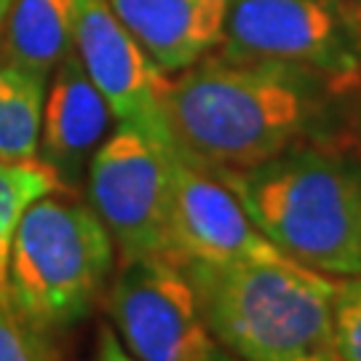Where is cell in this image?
Returning a JSON list of instances; mask_svg holds the SVG:
<instances>
[{
  "mask_svg": "<svg viewBox=\"0 0 361 361\" xmlns=\"http://www.w3.org/2000/svg\"><path fill=\"white\" fill-rule=\"evenodd\" d=\"M46 86L30 73L0 65V161L38 158Z\"/></svg>",
  "mask_w": 361,
  "mask_h": 361,
  "instance_id": "cell-13",
  "label": "cell"
},
{
  "mask_svg": "<svg viewBox=\"0 0 361 361\" xmlns=\"http://www.w3.org/2000/svg\"><path fill=\"white\" fill-rule=\"evenodd\" d=\"M78 0H13L0 32L3 65L49 83L75 38Z\"/></svg>",
  "mask_w": 361,
  "mask_h": 361,
  "instance_id": "cell-12",
  "label": "cell"
},
{
  "mask_svg": "<svg viewBox=\"0 0 361 361\" xmlns=\"http://www.w3.org/2000/svg\"><path fill=\"white\" fill-rule=\"evenodd\" d=\"M219 180L281 255L332 279L361 273V158L308 140Z\"/></svg>",
  "mask_w": 361,
  "mask_h": 361,
  "instance_id": "cell-2",
  "label": "cell"
},
{
  "mask_svg": "<svg viewBox=\"0 0 361 361\" xmlns=\"http://www.w3.org/2000/svg\"><path fill=\"white\" fill-rule=\"evenodd\" d=\"M182 268L212 337L235 361H335L337 279L295 259Z\"/></svg>",
  "mask_w": 361,
  "mask_h": 361,
  "instance_id": "cell-3",
  "label": "cell"
},
{
  "mask_svg": "<svg viewBox=\"0 0 361 361\" xmlns=\"http://www.w3.org/2000/svg\"><path fill=\"white\" fill-rule=\"evenodd\" d=\"M116 244L97 212L70 190L30 204L13 231L8 302L51 335L83 322L113 273Z\"/></svg>",
  "mask_w": 361,
  "mask_h": 361,
  "instance_id": "cell-4",
  "label": "cell"
},
{
  "mask_svg": "<svg viewBox=\"0 0 361 361\" xmlns=\"http://www.w3.org/2000/svg\"><path fill=\"white\" fill-rule=\"evenodd\" d=\"M171 147L118 123L86 169L89 207L107 228L123 259H169Z\"/></svg>",
  "mask_w": 361,
  "mask_h": 361,
  "instance_id": "cell-6",
  "label": "cell"
},
{
  "mask_svg": "<svg viewBox=\"0 0 361 361\" xmlns=\"http://www.w3.org/2000/svg\"><path fill=\"white\" fill-rule=\"evenodd\" d=\"M356 3H361V0H356Z\"/></svg>",
  "mask_w": 361,
  "mask_h": 361,
  "instance_id": "cell-21",
  "label": "cell"
},
{
  "mask_svg": "<svg viewBox=\"0 0 361 361\" xmlns=\"http://www.w3.org/2000/svg\"><path fill=\"white\" fill-rule=\"evenodd\" d=\"M118 22L164 75H177L217 51L228 0H107Z\"/></svg>",
  "mask_w": 361,
  "mask_h": 361,
  "instance_id": "cell-11",
  "label": "cell"
},
{
  "mask_svg": "<svg viewBox=\"0 0 361 361\" xmlns=\"http://www.w3.org/2000/svg\"><path fill=\"white\" fill-rule=\"evenodd\" d=\"M97 361H137V359L123 348V343L118 340L113 326H102L99 329V340H97Z\"/></svg>",
  "mask_w": 361,
  "mask_h": 361,
  "instance_id": "cell-17",
  "label": "cell"
},
{
  "mask_svg": "<svg viewBox=\"0 0 361 361\" xmlns=\"http://www.w3.org/2000/svg\"><path fill=\"white\" fill-rule=\"evenodd\" d=\"M43 102L38 161L59 177L65 190H75L86 177L91 155L107 137L110 104L94 86L75 46L54 67Z\"/></svg>",
  "mask_w": 361,
  "mask_h": 361,
  "instance_id": "cell-10",
  "label": "cell"
},
{
  "mask_svg": "<svg viewBox=\"0 0 361 361\" xmlns=\"http://www.w3.org/2000/svg\"><path fill=\"white\" fill-rule=\"evenodd\" d=\"M11 3L13 0H0V32H3V25H6V16L11 11Z\"/></svg>",
  "mask_w": 361,
  "mask_h": 361,
  "instance_id": "cell-19",
  "label": "cell"
},
{
  "mask_svg": "<svg viewBox=\"0 0 361 361\" xmlns=\"http://www.w3.org/2000/svg\"><path fill=\"white\" fill-rule=\"evenodd\" d=\"M332 102L340 99L305 70L212 51L169 75L164 121L174 153L222 177L308 142Z\"/></svg>",
  "mask_w": 361,
  "mask_h": 361,
  "instance_id": "cell-1",
  "label": "cell"
},
{
  "mask_svg": "<svg viewBox=\"0 0 361 361\" xmlns=\"http://www.w3.org/2000/svg\"><path fill=\"white\" fill-rule=\"evenodd\" d=\"M219 361H235V359H233L231 353H225V350H222V359H219Z\"/></svg>",
  "mask_w": 361,
  "mask_h": 361,
  "instance_id": "cell-20",
  "label": "cell"
},
{
  "mask_svg": "<svg viewBox=\"0 0 361 361\" xmlns=\"http://www.w3.org/2000/svg\"><path fill=\"white\" fill-rule=\"evenodd\" d=\"M332 356L335 361H361V273L337 279L332 300Z\"/></svg>",
  "mask_w": 361,
  "mask_h": 361,
  "instance_id": "cell-15",
  "label": "cell"
},
{
  "mask_svg": "<svg viewBox=\"0 0 361 361\" xmlns=\"http://www.w3.org/2000/svg\"><path fill=\"white\" fill-rule=\"evenodd\" d=\"M65 190L59 177L43 161H0V300H8V255L13 231L30 204Z\"/></svg>",
  "mask_w": 361,
  "mask_h": 361,
  "instance_id": "cell-14",
  "label": "cell"
},
{
  "mask_svg": "<svg viewBox=\"0 0 361 361\" xmlns=\"http://www.w3.org/2000/svg\"><path fill=\"white\" fill-rule=\"evenodd\" d=\"M169 259L177 265H238L289 257L257 231L228 182L171 153Z\"/></svg>",
  "mask_w": 361,
  "mask_h": 361,
  "instance_id": "cell-8",
  "label": "cell"
},
{
  "mask_svg": "<svg viewBox=\"0 0 361 361\" xmlns=\"http://www.w3.org/2000/svg\"><path fill=\"white\" fill-rule=\"evenodd\" d=\"M345 102H348V137H350V145H353L356 155L361 158V83L356 86V91L350 94Z\"/></svg>",
  "mask_w": 361,
  "mask_h": 361,
  "instance_id": "cell-18",
  "label": "cell"
},
{
  "mask_svg": "<svg viewBox=\"0 0 361 361\" xmlns=\"http://www.w3.org/2000/svg\"><path fill=\"white\" fill-rule=\"evenodd\" d=\"M0 361H54L49 335L25 322L8 300H0Z\"/></svg>",
  "mask_w": 361,
  "mask_h": 361,
  "instance_id": "cell-16",
  "label": "cell"
},
{
  "mask_svg": "<svg viewBox=\"0 0 361 361\" xmlns=\"http://www.w3.org/2000/svg\"><path fill=\"white\" fill-rule=\"evenodd\" d=\"M107 310L118 340L137 361L222 359L188 273L166 257L123 259Z\"/></svg>",
  "mask_w": 361,
  "mask_h": 361,
  "instance_id": "cell-7",
  "label": "cell"
},
{
  "mask_svg": "<svg viewBox=\"0 0 361 361\" xmlns=\"http://www.w3.org/2000/svg\"><path fill=\"white\" fill-rule=\"evenodd\" d=\"M73 46L118 123L134 126L171 147L164 121L169 78L118 22L107 0H78Z\"/></svg>",
  "mask_w": 361,
  "mask_h": 361,
  "instance_id": "cell-9",
  "label": "cell"
},
{
  "mask_svg": "<svg viewBox=\"0 0 361 361\" xmlns=\"http://www.w3.org/2000/svg\"><path fill=\"white\" fill-rule=\"evenodd\" d=\"M217 51L305 70L345 102L361 83V3L228 0Z\"/></svg>",
  "mask_w": 361,
  "mask_h": 361,
  "instance_id": "cell-5",
  "label": "cell"
}]
</instances>
